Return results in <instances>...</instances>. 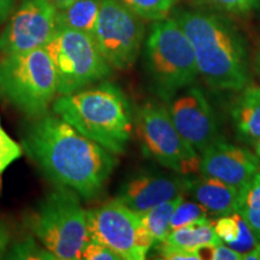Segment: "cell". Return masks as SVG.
Returning a JSON list of instances; mask_svg holds the SVG:
<instances>
[{"mask_svg": "<svg viewBox=\"0 0 260 260\" xmlns=\"http://www.w3.org/2000/svg\"><path fill=\"white\" fill-rule=\"evenodd\" d=\"M220 11L236 15L251 14L260 8V0H204Z\"/></svg>", "mask_w": 260, "mask_h": 260, "instance_id": "obj_26", "label": "cell"}, {"mask_svg": "<svg viewBox=\"0 0 260 260\" xmlns=\"http://www.w3.org/2000/svg\"><path fill=\"white\" fill-rule=\"evenodd\" d=\"M22 146L48 180L70 188L84 200L102 193L117 165L115 154L57 115L34 118Z\"/></svg>", "mask_w": 260, "mask_h": 260, "instance_id": "obj_1", "label": "cell"}, {"mask_svg": "<svg viewBox=\"0 0 260 260\" xmlns=\"http://www.w3.org/2000/svg\"><path fill=\"white\" fill-rule=\"evenodd\" d=\"M190 176V175H189ZM159 171H142L129 178L119 189L116 199L139 214L152 207L187 193L188 177Z\"/></svg>", "mask_w": 260, "mask_h": 260, "instance_id": "obj_13", "label": "cell"}, {"mask_svg": "<svg viewBox=\"0 0 260 260\" xmlns=\"http://www.w3.org/2000/svg\"><path fill=\"white\" fill-rule=\"evenodd\" d=\"M214 230H216L217 236L219 237L225 245L235 242L240 234V223L239 214L234 212L232 214L219 217L214 223Z\"/></svg>", "mask_w": 260, "mask_h": 260, "instance_id": "obj_25", "label": "cell"}, {"mask_svg": "<svg viewBox=\"0 0 260 260\" xmlns=\"http://www.w3.org/2000/svg\"><path fill=\"white\" fill-rule=\"evenodd\" d=\"M58 81V94L67 95L104 81L112 67L100 53L93 37L70 28H58L46 45Z\"/></svg>", "mask_w": 260, "mask_h": 260, "instance_id": "obj_7", "label": "cell"}, {"mask_svg": "<svg viewBox=\"0 0 260 260\" xmlns=\"http://www.w3.org/2000/svg\"><path fill=\"white\" fill-rule=\"evenodd\" d=\"M87 222L89 239L111 248L121 259L144 260L153 246L141 216L118 199L87 211Z\"/></svg>", "mask_w": 260, "mask_h": 260, "instance_id": "obj_9", "label": "cell"}, {"mask_svg": "<svg viewBox=\"0 0 260 260\" xmlns=\"http://www.w3.org/2000/svg\"><path fill=\"white\" fill-rule=\"evenodd\" d=\"M23 146L10 136L0 121V177L8 169L23 155Z\"/></svg>", "mask_w": 260, "mask_h": 260, "instance_id": "obj_24", "label": "cell"}, {"mask_svg": "<svg viewBox=\"0 0 260 260\" xmlns=\"http://www.w3.org/2000/svg\"><path fill=\"white\" fill-rule=\"evenodd\" d=\"M51 0H21L0 31V56L44 47L58 29Z\"/></svg>", "mask_w": 260, "mask_h": 260, "instance_id": "obj_11", "label": "cell"}, {"mask_svg": "<svg viewBox=\"0 0 260 260\" xmlns=\"http://www.w3.org/2000/svg\"><path fill=\"white\" fill-rule=\"evenodd\" d=\"M57 94L56 70L45 47L0 56V96L18 111L38 118Z\"/></svg>", "mask_w": 260, "mask_h": 260, "instance_id": "obj_6", "label": "cell"}, {"mask_svg": "<svg viewBox=\"0 0 260 260\" xmlns=\"http://www.w3.org/2000/svg\"><path fill=\"white\" fill-rule=\"evenodd\" d=\"M193 46L198 71L214 89L241 92L249 82L242 35L225 17L183 10L174 16Z\"/></svg>", "mask_w": 260, "mask_h": 260, "instance_id": "obj_2", "label": "cell"}, {"mask_svg": "<svg viewBox=\"0 0 260 260\" xmlns=\"http://www.w3.org/2000/svg\"><path fill=\"white\" fill-rule=\"evenodd\" d=\"M187 193L212 216H226L236 212L239 189L217 178L199 175L188 177Z\"/></svg>", "mask_w": 260, "mask_h": 260, "instance_id": "obj_15", "label": "cell"}, {"mask_svg": "<svg viewBox=\"0 0 260 260\" xmlns=\"http://www.w3.org/2000/svg\"><path fill=\"white\" fill-rule=\"evenodd\" d=\"M254 69L256 71V74L260 76V46L258 48V51H256V54L254 58Z\"/></svg>", "mask_w": 260, "mask_h": 260, "instance_id": "obj_33", "label": "cell"}, {"mask_svg": "<svg viewBox=\"0 0 260 260\" xmlns=\"http://www.w3.org/2000/svg\"><path fill=\"white\" fill-rule=\"evenodd\" d=\"M237 214H239V223H240L239 237H237L235 242L229 243L228 246H229L230 248H233L235 252L240 253L243 259V255H246L247 253L252 252L253 249H255L256 247L259 246V242L256 241L254 234H253L251 228L248 226V224L246 223V220L242 218L241 214L240 213Z\"/></svg>", "mask_w": 260, "mask_h": 260, "instance_id": "obj_27", "label": "cell"}, {"mask_svg": "<svg viewBox=\"0 0 260 260\" xmlns=\"http://www.w3.org/2000/svg\"><path fill=\"white\" fill-rule=\"evenodd\" d=\"M102 0H76L70 6L58 10V28H70L93 35Z\"/></svg>", "mask_w": 260, "mask_h": 260, "instance_id": "obj_18", "label": "cell"}, {"mask_svg": "<svg viewBox=\"0 0 260 260\" xmlns=\"http://www.w3.org/2000/svg\"><path fill=\"white\" fill-rule=\"evenodd\" d=\"M32 236L57 260H79L88 242L87 211L73 189L57 186L25 217Z\"/></svg>", "mask_w": 260, "mask_h": 260, "instance_id": "obj_4", "label": "cell"}, {"mask_svg": "<svg viewBox=\"0 0 260 260\" xmlns=\"http://www.w3.org/2000/svg\"><path fill=\"white\" fill-rule=\"evenodd\" d=\"M234 125L239 138L256 145L260 140V87L247 84L232 110Z\"/></svg>", "mask_w": 260, "mask_h": 260, "instance_id": "obj_16", "label": "cell"}, {"mask_svg": "<svg viewBox=\"0 0 260 260\" xmlns=\"http://www.w3.org/2000/svg\"><path fill=\"white\" fill-rule=\"evenodd\" d=\"M145 69L154 92L167 102L199 76L193 46L175 17L152 24L145 46Z\"/></svg>", "mask_w": 260, "mask_h": 260, "instance_id": "obj_5", "label": "cell"}, {"mask_svg": "<svg viewBox=\"0 0 260 260\" xmlns=\"http://www.w3.org/2000/svg\"><path fill=\"white\" fill-rule=\"evenodd\" d=\"M236 212L246 220L260 245V171L239 190Z\"/></svg>", "mask_w": 260, "mask_h": 260, "instance_id": "obj_19", "label": "cell"}, {"mask_svg": "<svg viewBox=\"0 0 260 260\" xmlns=\"http://www.w3.org/2000/svg\"><path fill=\"white\" fill-rule=\"evenodd\" d=\"M135 124L146 155L176 174L189 176L199 172L200 154L175 128L167 106L144 104L136 112Z\"/></svg>", "mask_w": 260, "mask_h": 260, "instance_id": "obj_8", "label": "cell"}, {"mask_svg": "<svg viewBox=\"0 0 260 260\" xmlns=\"http://www.w3.org/2000/svg\"><path fill=\"white\" fill-rule=\"evenodd\" d=\"M182 200H183V194L164 201L152 207L151 210L146 211L145 213L140 214L144 225L153 240V245L164 242V240L167 239L168 234L170 233V218Z\"/></svg>", "mask_w": 260, "mask_h": 260, "instance_id": "obj_20", "label": "cell"}, {"mask_svg": "<svg viewBox=\"0 0 260 260\" xmlns=\"http://www.w3.org/2000/svg\"><path fill=\"white\" fill-rule=\"evenodd\" d=\"M220 242L223 241L217 236L212 222L206 218L189 225L170 230L167 239L161 243L198 253V249L201 247L217 245Z\"/></svg>", "mask_w": 260, "mask_h": 260, "instance_id": "obj_17", "label": "cell"}, {"mask_svg": "<svg viewBox=\"0 0 260 260\" xmlns=\"http://www.w3.org/2000/svg\"><path fill=\"white\" fill-rule=\"evenodd\" d=\"M81 259L84 260H121L118 255L112 251L111 248L103 245V243L95 241V240H88L82 249V256Z\"/></svg>", "mask_w": 260, "mask_h": 260, "instance_id": "obj_28", "label": "cell"}, {"mask_svg": "<svg viewBox=\"0 0 260 260\" xmlns=\"http://www.w3.org/2000/svg\"><path fill=\"white\" fill-rule=\"evenodd\" d=\"M142 19L158 21L168 17L178 0H119Z\"/></svg>", "mask_w": 260, "mask_h": 260, "instance_id": "obj_21", "label": "cell"}, {"mask_svg": "<svg viewBox=\"0 0 260 260\" xmlns=\"http://www.w3.org/2000/svg\"><path fill=\"white\" fill-rule=\"evenodd\" d=\"M160 255L161 258L169 260H201L198 253L186 251V249L176 248L164 243H160Z\"/></svg>", "mask_w": 260, "mask_h": 260, "instance_id": "obj_29", "label": "cell"}, {"mask_svg": "<svg viewBox=\"0 0 260 260\" xmlns=\"http://www.w3.org/2000/svg\"><path fill=\"white\" fill-rule=\"evenodd\" d=\"M6 258L18 260H57L47 248H45L41 243L39 245L34 236H29L15 243L6 253Z\"/></svg>", "mask_w": 260, "mask_h": 260, "instance_id": "obj_22", "label": "cell"}, {"mask_svg": "<svg viewBox=\"0 0 260 260\" xmlns=\"http://www.w3.org/2000/svg\"><path fill=\"white\" fill-rule=\"evenodd\" d=\"M15 8V0H0V30L4 27Z\"/></svg>", "mask_w": 260, "mask_h": 260, "instance_id": "obj_31", "label": "cell"}, {"mask_svg": "<svg viewBox=\"0 0 260 260\" xmlns=\"http://www.w3.org/2000/svg\"><path fill=\"white\" fill-rule=\"evenodd\" d=\"M52 3H53L54 6L58 10H63L65 8H68V6H70L73 3L76 2V0H51Z\"/></svg>", "mask_w": 260, "mask_h": 260, "instance_id": "obj_32", "label": "cell"}, {"mask_svg": "<svg viewBox=\"0 0 260 260\" xmlns=\"http://www.w3.org/2000/svg\"><path fill=\"white\" fill-rule=\"evenodd\" d=\"M168 102L175 128L198 153L219 140L216 113L199 87H187Z\"/></svg>", "mask_w": 260, "mask_h": 260, "instance_id": "obj_12", "label": "cell"}, {"mask_svg": "<svg viewBox=\"0 0 260 260\" xmlns=\"http://www.w3.org/2000/svg\"><path fill=\"white\" fill-rule=\"evenodd\" d=\"M10 240H11V233L4 220L0 219V259L6 255L9 249Z\"/></svg>", "mask_w": 260, "mask_h": 260, "instance_id": "obj_30", "label": "cell"}, {"mask_svg": "<svg viewBox=\"0 0 260 260\" xmlns=\"http://www.w3.org/2000/svg\"><path fill=\"white\" fill-rule=\"evenodd\" d=\"M54 115L113 154H123L132 139L133 112L118 87L100 83L60 95L52 103Z\"/></svg>", "mask_w": 260, "mask_h": 260, "instance_id": "obj_3", "label": "cell"}, {"mask_svg": "<svg viewBox=\"0 0 260 260\" xmlns=\"http://www.w3.org/2000/svg\"><path fill=\"white\" fill-rule=\"evenodd\" d=\"M92 37L107 63L115 69L124 70L138 59L145 25L142 18L119 0H102Z\"/></svg>", "mask_w": 260, "mask_h": 260, "instance_id": "obj_10", "label": "cell"}, {"mask_svg": "<svg viewBox=\"0 0 260 260\" xmlns=\"http://www.w3.org/2000/svg\"><path fill=\"white\" fill-rule=\"evenodd\" d=\"M259 171V159L239 146L217 140L200 153L199 174L241 189Z\"/></svg>", "mask_w": 260, "mask_h": 260, "instance_id": "obj_14", "label": "cell"}, {"mask_svg": "<svg viewBox=\"0 0 260 260\" xmlns=\"http://www.w3.org/2000/svg\"><path fill=\"white\" fill-rule=\"evenodd\" d=\"M207 217H209V213L200 204H198L197 201H186L183 198V200L177 205L172 213L170 218V230L189 225L199 220L206 219Z\"/></svg>", "mask_w": 260, "mask_h": 260, "instance_id": "obj_23", "label": "cell"}, {"mask_svg": "<svg viewBox=\"0 0 260 260\" xmlns=\"http://www.w3.org/2000/svg\"><path fill=\"white\" fill-rule=\"evenodd\" d=\"M255 148H256V153H258V155L260 157V140H259L258 144L255 145Z\"/></svg>", "mask_w": 260, "mask_h": 260, "instance_id": "obj_34", "label": "cell"}]
</instances>
